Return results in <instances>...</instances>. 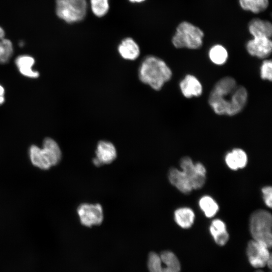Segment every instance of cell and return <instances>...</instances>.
<instances>
[{
	"mask_svg": "<svg viewBox=\"0 0 272 272\" xmlns=\"http://www.w3.org/2000/svg\"><path fill=\"white\" fill-rule=\"evenodd\" d=\"M260 77L262 79L271 81L272 63L271 60H264L260 67Z\"/></svg>",
	"mask_w": 272,
	"mask_h": 272,
	"instance_id": "obj_27",
	"label": "cell"
},
{
	"mask_svg": "<svg viewBox=\"0 0 272 272\" xmlns=\"http://www.w3.org/2000/svg\"><path fill=\"white\" fill-rule=\"evenodd\" d=\"M40 151L44 160L50 168L57 165L61 160V150L56 141L50 138H46L43 140Z\"/></svg>",
	"mask_w": 272,
	"mask_h": 272,
	"instance_id": "obj_12",
	"label": "cell"
},
{
	"mask_svg": "<svg viewBox=\"0 0 272 272\" xmlns=\"http://www.w3.org/2000/svg\"><path fill=\"white\" fill-rule=\"evenodd\" d=\"M248 98L246 89L238 86L234 79L226 77L215 85L209 98V103L218 115H234L245 106Z\"/></svg>",
	"mask_w": 272,
	"mask_h": 272,
	"instance_id": "obj_1",
	"label": "cell"
},
{
	"mask_svg": "<svg viewBox=\"0 0 272 272\" xmlns=\"http://www.w3.org/2000/svg\"><path fill=\"white\" fill-rule=\"evenodd\" d=\"M20 74L24 77L36 79L39 77V73L33 69L35 60L32 56L23 54L18 56L15 61Z\"/></svg>",
	"mask_w": 272,
	"mask_h": 272,
	"instance_id": "obj_16",
	"label": "cell"
},
{
	"mask_svg": "<svg viewBox=\"0 0 272 272\" xmlns=\"http://www.w3.org/2000/svg\"><path fill=\"white\" fill-rule=\"evenodd\" d=\"M179 86L182 94L187 98L199 96L202 92L201 83L191 75H187L180 82Z\"/></svg>",
	"mask_w": 272,
	"mask_h": 272,
	"instance_id": "obj_13",
	"label": "cell"
},
{
	"mask_svg": "<svg viewBox=\"0 0 272 272\" xmlns=\"http://www.w3.org/2000/svg\"><path fill=\"white\" fill-rule=\"evenodd\" d=\"M172 71L166 63L154 55L146 56L139 69V78L143 83L159 91L172 77Z\"/></svg>",
	"mask_w": 272,
	"mask_h": 272,
	"instance_id": "obj_2",
	"label": "cell"
},
{
	"mask_svg": "<svg viewBox=\"0 0 272 272\" xmlns=\"http://www.w3.org/2000/svg\"><path fill=\"white\" fill-rule=\"evenodd\" d=\"M5 90L4 87L0 85V105L4 104L5 102Z\"/></svg>",
	"mask_w": 272,
	"mask_h": 272,
	"instance_id": "obj_29",
	"label": "cell"
},
{
	"mask_svg": "<svg viewBox=\"0 0 272 272\" xmlns=\"http://www.w3.org/2000/svg\"><path fill=\"white\" fill-rule=\"evenodd\" d=\"M203 36V32L199 28L183 21L177 27L172 43L177 48L196 49L202 46Z\"/></svg>",
	"mask_w": 272,
	"mask_h": 272,
	"instance_id": "obj_4",
	"label": "cell"
},
{
	"mask_svg": "<svg viewBox=\"0 0 272 272\" xmlns=\"http://www.w3.org/2000/svg\"><path fill=\"white\" fill-rule=\"evenodd\" d=\"M256 272H263V271L261 270H259L256 271Z\"/></svg>",
	"mask_w": 272,
	"mask_h": 272,
	"instance_id": "obj_31",
	"label": "cell"
},
{
	"mask_svg": "<svg viewBox=\"0 0 272 272\" xmlns=\"http://www.w3.org/2000/svg\"><path fill=\"white\" fill-rule=\"evenodd\" d=\"M95 153L96 157L92 161L94 165L96 166L111 163L117 156L116 150L114 145L106 141H101L98 142Z\"/></svg>",
	"mask_w": 272,
	"mask_h": 272,
	"instance_id": "obj_11",
	"label": "cell"
},
{
	"mask_svg": "<svg viewBox=\"0 0 272 272\" xmlns=\"http://www.w3.org/2000/svg\"><path fill=\"white\" fill-rule=\"evenodd\" d=\"M209 57L215 64L222 65L224 64L228 57V53L226 49L220 44L215 45L210 49Z\"/></svg>",
	"mask_w": 272,
	"mask_h": 272,
	"instance_id": "obj_23",
	"label": "cell"
},
{
	"mask_svg": "<svg viewBox=\"0 0 272 272\" xmlns=\"http://www.w3.org/2000/svg\"><path fill=\"white\" fill-rule=\"evenodd\" d=\"M195 215L192 209L184 207L177 209L174 212V219L178 226L184 229L191 227L194 222Z\"/></svg>",
	"mask_w": 272,
	"mask_h": 272,
	"instance_id": "obj_20",
	"label": "cell"
},
{
	"mask_svg": "<svg viewBox=\"0 0 272 272\" xmlns=\"http://www.w3.org/2000/svg\"><path fill=\"white\" fill-rule=\"evenodd\" d=\"M77 213L81 224L86 227L100 225L103 220V209L99 203H82L79 206Z\"/></svg>",
	"mask_w": 272,
	"mask_h": 272,
	"instance_id": "obj_8",
	"label": "cell"
},
{
	"mask_svg": "<svg viewBox=\"0 0 272 272\" xmlns=\"http://www.w3.org/2000/svg\"><path fill=\"white\" fill-rule=\"evenodd\" d=\"M210 231L215 241L219 245H224L228 241L229 236L225 223L220 220L215 219L212 222Z\"/></svg>",
	"mask_w": 272,
	"mask_h": 272,
	"instance_id": "obj_19",
	"label": "cell"
},
{
	"mask_svg": "<svg viewBox=\"0 0 272 272\" xmlns=\"http://www.w3.org/2000/svg\"><path fill=\"white\" fill-rule=\"evenodd\" d=\"M225 162L229 168L236 170L244 168L247 163L246 153L239 148L234 149L225 156Z\"/></svg>",
	"mask_w": 272,
	"mask_h": 272,
	"instance_id": "obj_17",
	"label": "cell"
},
{
	"mask_svg": "<svg viewBox=\"0 0 272 272\" xmlns=\"http://www.w3.org/2000/svg\"><path fill=\"white\" fill-rule=\"evenodd\" d=\"M130 3L132 4H141L144 3L146 0H128Z\"/></svg>",
	"mask_w": 272,
	"mask_h": 272,
	"instance_id": "obj_30",
	"label": "cell"
},
{
	"mask_svg": "<svg viewBox=\"0 0 272 272\" xmlns=\"http://www.w3.org/2000/svg\"><path fill=\"white\" fill-rule=\"evenodd\" d=\"M180 166L193 189L203 186L206 179V170L203 164L199 162L194 164L189 157H184L180 160Z\"/></svg>",
	"mask_w": 272,
	"mask_h": 272,
	"instance_id": "obj_7",
	"label": "cell"
},
{
	"mask_svg": "<svg viewBox=\"0 0 272 272\" xmlns=\"http://www.w3.org/2000/svg\"><path fill=\"white\" fill-rule=\"evenodd\" d=\"M268 248L261 242L254 240H250L248 243L246 251L251 265L255 268L265 266L271 256Z\"/></svg>",
	"mask_w": 272,
	"mask_h": 272,
	"instance_id": "obj_9",
	"label": "cell"
},
{
	"mask_svg": "<svg viewBox=\"0 0 272 272\" xmlns=\"http://www.w3.org/2000/svg\"><path fill=\"white\" fill-rule=\"evenodd\" d=\"M263 200L264 203L269 208H271L272 206V189L270 186L263 187L262 189Z\"/></svg>",
	"mask_w": 272,
	"mask_h": 272,
	"instance_id": "obj_28",
	"label": "cell"
},
{
	"mask_svg": "<svg viewBox=\"0 0 272 272\" xmlns=\"http://www.w3.org/2000/svg\"><path fill=\"white\" fill-rule=\"evenodd\" d=\"M239 2L243 10L255 14L264 11L269 4L268 0H239Z\"/></svg>",
	"mask_w": 272,
	"mask_h": 272,
	"instance_id": "obj_22",
	"label": "cell"
},
{
	"mask_svg": "<svg viewBox=\"0 0 272 272\" xmlns=\"http://www.w3.org/2000/svg\"><path fill=\"white\" fill-rule=\"evenodd\" d=\"M148 267L150 272H180V264L176 255L171 251H164L158 254L149 253Z\"/></svg>",
	"mask_w": 272,
	"mask_h": 272,
	"instance_id": "obj_6",
	"label": "cell"
},
{
	"mask_svg": "<svg viewBox=\"0 0 272 272\" xmlns=\"http://www.w3.org/2000/svg\"><path fill=\"white\" fill-rule=\"evenodd\" d=\"M248 31L253 37L265 36L270 38L272 25L270 22L260 19L252 20L248 24Z\"/></svg>",
	"mask_w": 272,
	"mask_h": 272,
	"instance_id": "obj_18",
	"label": "cell"
},
{
	"mask_svg": "<svg viewBox=\"0 0 272 272\" xmlns=\"http://www.w3.org/2000/svg\"><path fill=\"white\" fill-rule=\"evenodd\" d=\"M199 206L208 218L214 216L219 210V206L216 201L209 195H205L199 200Z\"/></svg>",
	"mask_w": 272,
	"mask_h": 272,
	"instance_id": "obj_24",
	"label": "cell"
},
{
	"mask_svg": "<svg viewBox=\"0 0 272 272\" xmlns=\"http://www.w3.org/2000/svg\"><path fill=\"white\" fill-rule=\"evenodd\" d=\"M117 50L121 57L126 60H134L140 54V48L138 44L129 37H125L120 41Z\"/></svg>",
	"mask_w": 272,
	"mask_h": 272,
	"instance_id": "obj_14",
	"label": "cell"
},
{
	"mask_svg": "<svg viewBox=\"0 0 272 272\" xmlns=\"http://www.w3.org/2000/svg\"><path fill=\"white\" fill-rule=\"evenodd\" d=\"M29 155L31 163L35 166L44 170L49 169L41 156L40 148L33 145L29 149Z\"/></svg>",
	"mask_w": 272,
	"mask_h": 272,
	"instance_id": "obj_26",
	"label": "cell"
},
{
	"mask_svg": "<svg viewBox=\"0 0 272 272\" xmlns=\"http://www.w3.org/2000/svg\"><path fill=\"white\" fill-rule=\"evenodd\" d=\"M14 53V47L11 41L5 37V32L0 26V63H7Z\"/></svg>",
	"mask_w": 272,
	"mask_h": 272,
	"instance_id": "obj_21",
	"label": "cell"
},
{
	"mask_svg": "<svg viewBox=\"0 0 272 272\" xmlns=\"http://www.w3.org/2000/svg\"><path fill=\"white\" fill-rule=\"evenodd\" d=\"M168 179L173 185L183 193H189L193 189L188 179L181 170L171 168L168 172Z\"/></svg>",
	"mask_w": 272,
	"mask_h": 272,
	"instance_id": "obj_15",
	"label": "cell"
},
{
	"mask_svg": "<svg viewBox=\"0 0 272 272\" xmlns=\"http://www.w3.org/2000/svg\"><path fill=\"white\" fill-rule=\"evenodd\" d=\"M272 217L264 210L253 212L249 219V229L253 240L265 244L269 248L272 244Z\"/></svg>",
	"mask_w": 272,
	"mask_h": 272,
	"instance_id": "obj_3",
	"label": "cell"
},
{
	"mask_svg": "<svg viewBox=\"0 0 272 272\" xmlns=\"http://www.w3.org/2000/svg\"><path fill=\"white\" fill-rule=\"evenodd\" d=\"M89 8L87 0H55V13L61 20L67 24L83 21Z\"/></svg>",
	"mask_w": 272,
	"mask_h": 272,
	"instance_id": "obj_5",
	"label": "cell"
},
{
	"mask_svg": "<svg viewBox=\"0 0 272 272\" xmlns=\"http://www.w3.org/2000/svg\"><path fill=\"white\" fill-rule=\"evenodd\" d=\"M88 5L93 14L98 18L106 16L110 9L109 0H89Z\"/></svg>",
	"mask_w": 272,
	"mask_h": 272,
	"instance_id": "obj_25",
	"label": "cell"
},
{
	"mask_svg": "<svg viewBox=\"0 0 272 272\" xmlns=\"http://www.w3.org/2000/svg\"><path fill=\"white\" fill-rule=\"evenodd\" d=\"M248 53L259 58H265L271 52L272 42L270 38L265 36L253 37L246 45Z\"/></svg>",
	"mask_w": 272,
	"mask_h": 272,
	"instance_id": "obj_10",
	"label": "cell"
}]
</instances>
